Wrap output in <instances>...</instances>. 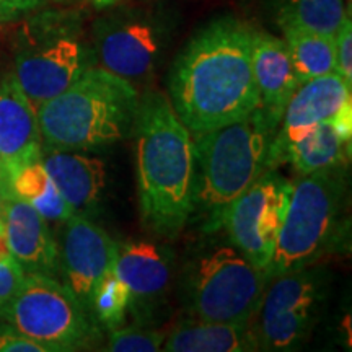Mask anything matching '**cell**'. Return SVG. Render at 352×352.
I'll return each mask as SVG.
<instances>
[{
  "mask_svg": "<svg viewBox=\"0 0 352 352\" xmlns=\"http://www.w3.org/2000/svg\"><path fill=\"white\" fill-rule=\"evenodd\" d=\"M253 28L235 16L210 21L176 57L168 100L191 134L245 120L259 108Z\"/></svg>",
  "mask_w": 352,
  "mask_h": 352,
  "instance_id": "6da1fadb",
  "label": "cell"
},
{
  "mask_svg": "<svg viewBox=\"0 0 352 352\" xmlns=\"http://www.w3.org/2000/svg\"><path fill=\"white\" fill-rule=\"evenodd\" d=\"M135 166L140 214L158 235L175 239L192 212L195 144L168 96L147 90L135 113Z\"/></svg>",
  "mask_w": 352,
  "mask_h": 352,
  "instance_id": "7a4b0ae2",
  "label": "cell"
},
{
  "mask_svg": "<svg viewBox=\"0 0 352 352\" xmlns=\"http://www.w3.org/2000/svg\"><path fill=\"white\" fill-rule=\"evenodd\" d=\"M276 129L256 109L245 120L192 134L195 189L192 212L202 233L220 232L228 206L267 168Z\"/></svg>",
  "mask_w": 352,
  "mask_h": 352,
  "instance_id": "3957f363",
  "label": "cell"
},
{
  "mask_svg": "<svg viewBox=\"0 0 352 352\" xmlns=\"http://www.w3.org/2000/svg\"><path fill=\"white\" fill-rule=\"evenodd\" d=\"M139 91L126 78L100 65L36 108L43 144L91 152L129 138Z\"/></svg>",
  "mask_w": 352,
  "mask_h": 352,
  "instance_id": "277c9868",
  "label": "cell"
},
{
  "mask_svg": "<svg viewBox=\"0 0 352 352\" xmlns=\"http://www.w3.org/2000/svg\"><path fill=\"white\" fill-rule=\"evenodd\" d=\"M95 65L94 46L76 10L41 12L16 32L12 76L34 109Z\"/></svg>",
  "mask_w": 352,
  "mask_h": 352,
  "instance_id": "5b68a950",
  "label": "cell"
},
{
  "mask_svg": "<svg viewBox=\"0 0 352 352\" xmlns=\"http://www.w3.org/2000/svg\"><path fill=\"white\" fill-rule=\"evenodd\" d=\"M346 166L300 175L292 183L287 212L266 270L267 279L318 263L338 245L347 192Z\"/></svg>",
  "mask_w": 352,
  "mask_h": 352,
  "instance_id": "8992f818",
  "label": "cell"
},
{
  "mask_svg": "<svg viewBox=\"0 0 352 352\" xmlns=\"http://www.w3.org/2000/svg\"><path fill=\"white\" fill-rule=\"evenodd\" d=\"M267 280L230 240H215L197 250L186 266L184 296L196 320L253 323Z\"/></svg>",
  "mask_w": 352,
  "mask_h": 352,
  "instance_id": "52a82bcc",
  "label": "cell"
},
{
  "mask_svg": "<svg viewBox=\"0 0 352 352\" xmlns=\"http://www.w3.org/2000/svg\"><path fill=\"white\" fill-rule=\"evenodd\" d=\"M0 318L47 352L88 349L101 338L100 324L72 290L56 277L26 274Z\"/></svg>",
  "mask_w": 352,
  "mask_h": 352,
  "instance_id": "ba28073f",
  "label": "cell"
},
{
  "mask_svg": "<svg viewBox=\"0 0 352 352\" xmlns=\"http://www.w3.org/2000/svg\"><path fill=\"white\" fill-rule=\"evenodd\" d=\"M91 25L96 65L131 83L153 76L173 39L176 20L162 7L114 6Z\"/></svg>",
  "mask_w": 352,
  "mask_h": 352,
  "instance_id": "9c48e42d",
  "label": "cell"
},
{
  "mask_svg": "<svg viewBox=\"0 0 352 352\" xmlns=\"http://www.w3.org/2000/svg\"><path fill=\"white\" fill-rule=\"evenodd\" d=\"M329 285V271L318 263L271 277L253 321L259 351L300 349L318 323Z\"/></svg>",
  "mask_w": 352,
  "mask_h": 352,
  "instance_id": "30bf717a",
  "label": "cell"
},
{
  "mask_svg": "<svg viewBox=\"0 0 352 352\" xmlns=\"http://www.w3.org/2000/svg\"><path fill=\"white\" fill-rule=\"evenodd\" d=\"M292 182L266 170L228 206L220 230L235 248L266 272L287 212Z\"/></svg>",
  "mask_w": 352,
  "mask_h": 352,
  "instance_id": "8fae6325",
  "label": "cell"
},
{
  "mask_svg": "<svg viewBox=\"0 0 352 352\" xmlns=\"http://www.w3.org/2000/svg\"><path fill=\"white\" fill-rule=\"evenodd\" d=\"M333 122L342 138H352V87L336 72L327 74L298 85L285 107L283 120L271 140L270 162L285 145L294 142L314 127Z\"/></svg>",
  "mask_w": 352,
  "mask_h": 352,
  "instance_id": "7c38bea8",
  "label": "cell"
},
{
  "mask_svg": "<svg viewBox=\"0 0 352 352\" xmlns=\"http://www.w3.org/2000/svg\"><path fill=\"white\" fill-rule=\"evenodd\" d=\"M57 248L64 284L91 315L95 290L114 270L118 243L90 217L74 214L64 222Z\"/></svg>",
  "mask_w": 352,
  "mask_h": 352,
  "instance_id": "4fadbf2b",
  "label": "cell"
},
{
  "mask_svg": "<svg viewBox=\"0 0 352 352\" xmlns=\"http://www.w3.org/2000/svg\"><path fill=\"white\" fill-rule=\"evenodd\" d=\"M0 219L10 254L25 274H59V248L52 236L47 220L20 199L7 183Z\"/></svg>",
  "mask_w": 352,
  "mask_h": 352,
  "instance_id": "5bb4252c",
  "label": "cell"
},
{
  "mask_svg": "<svg viewBox=\"0 0 352 352\" xmlns=\"http://www.w3.org/2000/svg\"><path fill=\"white\" fill-rule=\"evenodd\" d=\"M39 160L74 212L88 217L98 210L107 191V166L101 158L43 144Z\"/></svg>",
  "mask_w": 352,
  "mask_h": 352,
  "instance_id": "9a60e30c",
  "label": "cell"
},
{
  "mask_svg": "<svg viewBox=\"0 0 352 352\" xmlns=\"http://www.w3.org/2000/svg\"><path fill=\"white\" fill-rule=\"evenodd\" d=\"M36 109L12 74L0 77V166L6 176L41 158Z\"/></svg>",
  "mask_w": 352,
  "mask_h": 352,
  "instance_id": "2e32d148",
  "label": "cell"
},
{
  "mask_svg": "<svg viewBox=\"0 0 352 352\" xmlns=\"http://www.w3.org/2000/svg\"><path fill=\"white\" fill-rule=\"evenodd\" d=\"M253 76L259 95V111L277 132L285 107L298 88L284 39L253 30Z\"/></svg>",
  "mask_w": 352,
  "mask_h": 352,
  "instance_id": "e0dca14e",
  "label": "cell"
},
{
  "mask_svg": "<svg viewBox=\"0 0 352 352\" xmlns=\"http://www.w3.org/2000/svg\"><path fill=\"white\" fill-rule=\"evenodd\" d=\"M173 256L164 245L145 240H134L118 245L114 274L131 294V307L148 310L155 302L164 300L171 283Z\"/></svg>",
  "mask_w": 352,
  "mask_h": 352,
  "instance_id": "ac0fdd59",
  "label": "cell"
},
{
  "mask_svg": "<svg viewBox=\"0 0 352 352\" xmlns=\"http://www.w3.org/2000/svg\"><path fill=\"white\" fill-rule=\"evenodd\" d=\"M166 352H250L259 351L253 323L192 320L165 336Z\"/></svg>",
  "mask_w": 352,
  "mask_h": 352,
  "instance_id": "d6986e66",
  "label": "cell"
},
{
  "mask_svg": "<svg viewBox=\"0 0 352 352\" xmlns=\"http://www.w3.org/2000/svg\"><path fill=\"white\" fill-rule=\"evenodd\" d=\"M351 155V140L342 138L333 122L314 127L294 142L285 145L270 162V170L289 164L297 175L347 165Z\"/></svg>",
  "mask_w": 352,
  "mask_h": 352,
  "instance_id": "ffe728a7",
  "label": "cell"
},
{
  "mask_svg": "<svg viewBox=\"0 0 352 352\" xmlns=\"http://www.w3.org/2000/svg\"><path fill=\"white\" fill-rule=\"evenodd\" d=\"M7 179L12 191L36 209L47 222L64 223L76 214L56 188L41 160L20 166Z\"/></svg>",
  "mask_w": 352,
  "mask_h": 352,
  "instance_id": "44dd1931",
  "label": "cell"
},
{
  "mask_svg": "<svg viewBox=\"0 0 352 352\" xmlns=\"http://www.w3.org/2000/svg\"><path fill=\"white\" fill-rule=\"evenodd\" d=\"M280 30L298 85L334 72V36L300 26H283Z\"/></svg>",
  "mask_w": 352,
  "mask_h": 352,
  "instance_id": "7402d4cb",
  "label": "cell"
},
{
  "mask_svg": "<svg viewBox=\"0 0 352 352\" xmlns=\"http://www.w3.org/2000/svg\"><path fill=\"white\" fill-rule=\"evenodd\" d=\"M276 20L283 26H300L334 36L349 13L342 0H274Z\"/></svg>",
  "mask_w": 352,
  "mask_h": 352,
  "instance_id": "603a6c76",
  "label": "cell"
},
{
  "mask_svg": "<svg viewBox=\"0 0 352 352\" xmlns=\"http://www.w3.org/2000/svg\"><path fill=\"white\" fill-rule=\"evenodd\" d=\"M131 307V294L126 284L113 272L101 280L91 302V316L108 331L124 324Z\"/></svg>",
  "mask_w": 352,
  "mask_h": 352,
  "instance_id": "cb8c5ba5",
  "label": "cell"
},
{
  "mask_svg": "<svg viewBox=\"0 0 352 352\" xmlns=\"http://www.w3.org/2000/svg\"><path fill=\"white\" fill-rule=\"evenodd\" d=\"M165 341V333L151 328L140 327H120L111 329L108 336V346L104 351L109 352H158L162 351Z\"/></svg>",
  "mask_w": 352,
  "mask_h": 352,
  "instance_id": "d4e9b609",
  "label": "cell"
},
{
  "mask_svg": "<svg viewBox=\"0 0 352 352\" xmlns=\"http://www.w3.org/2000/svg\"><path fill=\"white\" fill-rule=\"evenodd\" d=\"M334 72L352 87V21L349 15L334 33Z\"/></svg>",
  "mask_w": 352,
  "mask_h": 352,
  "instance_id": "484cf974",
  "label": "cell"
},
{
  "mask_svg": "<svg viewBox=\"0 0 352 352\" xmlns=\"http://www.w3.org/2000/svg\"><path fill=\"white\" fill-rule=\"evenodd\" d=\"M25 276V271L13 256L0 259V305L15 296L16 290L23 284Z\"/></svg>",
  "mask_w": 352,
  "mask_h": 352,
  "instance_id": "4316f807",
  "label": "cell"
},
{
  "mask_svg": "<svg viewBox=\"0 0 352 352\" xmlns=\"http://www.w3.org/2000/svg\"><path fill=\"white\" fill-rule=\"evenodd\" d=\"M0 352H47L41 344L16 331L12 324L0 323Z\"/></svg>",
  "mask_w": 352,
  "mask_h": 352,
  "instance_id": "83f0119b",
  "label": "cell"
},
{
  "mask_svg": "<svg viewBox=\"0 0 352 352\" xmlns=\"http://www.w3.org/2000/svg\"><path fill=\"white\" fill-rule=\"evenodd\" d=\"M47 0H3L0 7V20L7 21L41 7Z\"/></svg>",
  "mask_w": 352,
  "mask_h": 352,
  "instance_id": "f1b7e54d",
  "label": "cell"
},
{
  "mask_svg": "<svg viewBox=\"0 0 352 352\" xmlns=\"http://www.w3.org/2000/svg\"><path fill=\"white\" fill-rule=\"evenodd\" d=\"M12 256L10 250H8L7 245V239H6V232H3V223L2 219H0V259Z\"/></svg>",
  "mask_w": 352,
  "mask_h": 352,
  "instance_id": "f546056e",
  "label": "cell"
},
{
  "mask_svg": "<svg viewBox=\"0 0 352 352\" xmlns=\"http://www.w3.org/2000/svg\"><path fill=\"white\" fill-rule=\"evenodd\" d=\"M87 2H90L91 6L95 8H98V10H103V8H108L114 6V3H118L120 0H87Z\"/></svg>",
  "mask_w": 352,
  "mask_h": 352,
  "instance_id": "4dcf8cb0",
  "label": "cell"
},
{
  "mask_svg": "<svg viewBox=\"0 0 352 352\" xmlns=\"http://www.w3.org/2000/svg\"><path fill=\"white\" fill-rule=\"evenodd\" d=\"M7 176L6 173L2 171V175H0V210H2V201H3V192H6V188H7Z\"/></svg>",
  "mask_w": 352,
  "mask_h": 352,
  "instance_id": "1f68e13d",
  "label": "cell"
},
{
  "mask_svg": "<svg viewBox=\"0 0 352 352\" xmlns=\"http://www.w3.org/2000/svg\"><path fill=\"white\" fill-rule=\"evenodd\" d=\"M2 2H3V0H0V7H2Z\"/></svg>",
  "mask_w": 352,
  "mask_h": 352,
  "instance_id": "d6a6232c",
  "label": "cell"
},
{
  "mask_svg": "<svg viewBox=\"0 0 352 352\" xmlns=\"http://www.w3.org/2000/svg\"><path fill=\"white\" fill-rule=\"evenodd\" d=\"M0 175H2V166H0Z\"/></svg>",
  "mask_w": 352,
  "mask_h": 352,
  "instance_id": "836d02e7",
  "label": "cell"
}]
</instances>
